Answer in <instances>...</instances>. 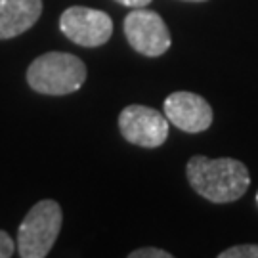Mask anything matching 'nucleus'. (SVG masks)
I'll return each mask as SVG.
<instances>
[{
  "label": "nucleus",
  "mask_w": 258,
  "mask_h": 258,
  "mask_svg": "<svg viewBox=\"0 0 258 258\" xmlns=\"http://www.w3.org/2000/svg\"><path fill=\"white\" fill-rule=\"evenodd\" d=\"M59 29L71 42L84 48H98L113 35V21L102 10L71 6L59 16Z\"/></svg>",
  "instance_id": "6"
},
{
  "label": "nucleus",
  "mask_w": 258,
  "mask_h": 258,
  "mask_svg": "<svg viewBox=\"0 0 258 258\" xmlns=\"http://www.w3.org/2000/svg\"><path fill=\"white\" fill-rule=\"evenodd\" d=\"M124 37L138 54L148 57L163 55L172 44L165 19L148 8H132L124 18Z\"/></svg>",
  "instance_id": "4"
},
{
  "label": "nucleus",
  "mask_w": 258,
  "mask_h": 258,
  "mask_svg": "<svg viewBox=\"0 0 258 258\" xmlns=\"http://www.w3.org/2000/svg\"><path fill=\"white\" fill-rule=\"evenodd\" d=\"M184 2H207V0H184Z\"/></svg>",
  "instance_id": "13"
},
{
  "label": "nucleus",
  "mask_w": 258,
  "mask_h": 258,
  "mask_svg": "<svg viewBox=\"0 0 258 258\" xmlns=\"http://www.w3.org/2000/svg\"><path fill=\"white\" fill-rule=\"evenodd\" d=\"M122 138L140 148H161L168 138V119L148 105H126L119 115Z\"/></svg>",
  "instance_id": "5"
},
{
  "label": "nucleus",
  "mask_w": 258,
  "mask_h": 258,
  "mask_svg": "<svg viewBox=\"0 0 258 258\" xmlns=\"http://www.w3.org/2000/svg\"><path fill=\"white\" fill-rule=\"evenodd\" d=\"M185 174L195 194L214 205L237 201L247 194L250 185L249 168L231 157L207 159L195 155L187 161Z\"/></svg>",
  "instance_id": "1"
},
{
  "label": "nucleus",
  "mask_w": 258,
  "mask_h": 258,
  "mask_svg": "<svg viewBox=\"0 0 258 258\" xmlns=\"http://www.w3.org/2000/svg\"><path fill=\"white\" fill-rule=\"evenodd\" d=\"M86 81V65L67 52H46L27 69L29 86L44 96H67L77 92Z\"/></svg>",
  "instance_id": "2"
},
{
  "label": "nucleus",
  "mask_w": 258,
  "mask_h": 258,
  "mask_svg": "<svg viewBox=\"0 0 258 258\" xmlns=\"http://www.w3.org/2000/svg\"><path fill=\"white\" fill-rule=\"evenodd\" d=\"M218 258H258V245H235L222 250Z\"/></svg>",
  "instance_id": "9"
},
{
  "label": "nucleus",
  "mask_w": 258,
  "mask_h": 258,
  "mask_svg": "<svg viewBox=\"0 0 258 258\" xmlns=\"http://www.w3.org/2000/svg\"><path fill=\"white\" fill-rule=\"evenodd\" d=\"M42 0H0V40L19 37L38 21Z\"/></svg>",
  "instance_id": "8"
},
{
  "label": "nucleus",
  "mask_w": 258,
  "mask_h": 258,
  "mask_svg": "<svg viewBox=\"0 0 258 258\" xmlns=\"http://www.w3.org/2000/svg\"><path fill=\"white\" fill-rule=\"evenodd\" d=\"M165 117L176 128L184 132H203L212 124L211 103L199 94L194 92H174L165 100Z\"/></svg>",
  "instance_id": "7"
},
{
  "label": "nucleus",
  "mask_w": 258,
  "mask_h": 258,
  "mask_svg": "<svg viewBox=\"0 0 258 258\" xmlns=\"http://www.w3.org/2000/svg\"><path fill=\"white\" fill-rule=\"evenodd\" d=\"M16 250V243L4 230H0V258H10Z\"/></svg>",
  "instance_id": "11"
},
{
  "label": "nucleus",
  "mask_w": 258,
  "mask_h": 258,
  "mask_svg": "<svg viewBox=\"0 0 258 258\" xmlns=\"http://www.w3.org/2000/svg\"><path fill=\"white\" fill-rule=\"evenodd\" d=\"M256 205H258V191H256Z\"/></svg>",
  "instance_id": "14"
},
{
  "label": "nucleus",
  "mask_w": 258,
  "mask_h": 258,
  "mask_svg": "<svg viewBox=\"0 0 258 258\" xmlns=\"http://www.w3.org/2000/svg\"><path fill=\"white\" fill-rule=\"evenodd\" d=\"M63 212L54 199L33 205L18 230V252L21 258H44L52 250L61 230Z\"/></svg>",
  "instance_id": "3"
},
{
  "label": "nucleus",
  "mask_w": 258,
  "mask_h": 258,
  "mask_svg": "<svg viewBox=\"0 0 258 258\" xmlns=\"http://www.w3.org/2000/svg\"><path fill=\"white\" fill-rule=\"evenodd\" d=\"M130 258H172L170 252L163 249H153V247H144V249L132 250L128 254Z\"/></svg>",
  "instance_id": "10"
},
{
  "label": "nucleus",
  "mask_w": 258,
  "mask_h": 258,
  "mask_svg": "<svg viewBox=\"0 0 258 258\" xmlns=\"http://www.w3.org/2000/svg\"><path fill=\"white\" fill-rule=\"evenodd\" d=\"M115 2H119L122 6H128V8H146L153 0H115Z\"/></svg>",
  "instance_id": "12"
}]
</instances>
